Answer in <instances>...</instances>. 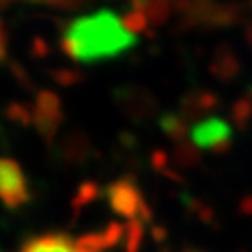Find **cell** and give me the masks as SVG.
<instances>
[{
	"mask_svg": "<svg viewBox=\"0 0 252 252\" xmlns=\"http://www.w3.org/2000/svg\"><path fill=\"white\" fill-rule=\"evenodd\" d=\"M136 43L124 17L110 9H99L92 15L73 19L62 36V49L71 60L79 63H97L110 60Z\"/></svg>",
	"mask_w": 252,
	"mask_h": 252,
	"instance_id": "6da1fadb",
	"label": "cell"
},
{
	"mask_svg": "<svg viewBox=\"0 0 252 252\" xmlns=\"http://www.w3.org/2000/svg\"><path fill=\"white\" fill-rule=\"evenodd\" d=\"M28 200L30 190L21 164L8 157H0V202L9 209H17Z\"/></svg>",
	"mask_w": 252,
	"mask_h": 252,
	"instance_id": "7a4b0ae2",
	"label": "cell"
},
{
	"mask_svg": "<svg viewBox=\"0 0 252 252\" xmlns=\"http://www.w3.org/2000/svg\"><path fill=\"white\" fill-rule=\"evenodd\" d=\"M105 194H107L110 207L116 211L118 215L133 217L136 213H140L142 204H140V198H138V190H136L133 183H129L127 180L110 183L105 189Z\"/></svg>",
	"mask_w": 252,
	"mask_h": 252,
	"instance_id": "3957f363",
	"label": "cell"
},
{
	"mask_svg": "<svg viewBox=\"0 0 252 252\" xmlns=\"http://www.w3.org/2000/svg\"><path fill=\"white\" fill-rule=\"evenodd\" d=\"M19 252H81L79 239H73L71 235L62 232L36 235L28 239Z\"/></svg>",
	"mask_w": 252,
	"mask_h": 252,
	"instance_id": "277c9868",
	"label": "cell"
},
{
	"mask_svg": "<svg viewBox=\"0 0 252 252\" xmlns=\"http://www.w3.org/2000/svg\"><path fill=\"white\" fill-rule=\"evenodd\" d=\"M34 118H41V120H49L58 126H62L63 122V110L60 97L51 90H39L34 99V107H32Z\"/></svg>",
	"mask_w": 252,
	"mask_h": 252,
	"instance_id": "5b68a950",
	"label": "cell"
},
{
	"mask_svg": "<svg viewBox=\"0 0 252 252\" xmlns=\"http://www.w3.org/2000/svg\"><path fill=\"white\" fill-rule=\"evenodd\" d=\"M92 146L88 136L82 133H69L62 140V155L69 162H82L88 159Z\"/></svg>",
	"mask_w": 252,
	"mask_h": 252,
	"instance_id": "8992f818",
	"label": "cell"
},
{
	"mask_svg": "<svg viewBox=\"0 0 252 252\" xmlns=\"http://www.w3.org/2000/svg\"><path fill=\"white\" fill-rule=\"evenodd\" d=\"M97 192H99V187H97V183H94V181H84L79 185V189L75 192V196H73V207L75 209H81V207L88 206L90 202L97 198Z\"/></svg>",
	"mask_w": 252,
	"mask_h": 252,
	"instance_id": "52a82bcc",
	"label": "cell"
},
{
	"mask_svg": "<svg viewBox=\"0 0 252 252\" xmlns=\"http://www.w3.org/2000/svg\"><path fill=\"white\" fill-rule=\"evenodd\" d=\"M6 114L13 124H21V126H32L34 124V112L32 108H28L27 105L21 103H11L6 108Z\"/></svg>",
	"mask_w": 252,
	"mask_h": 252,
	"instance_id": "ba28073f",
	"label": "cell"
},
{
	"mask_svg": "<svg viewBox=\"0 0 252 252\" xmlns=\"http://www.w3.org/2000/svg\"><path fill=\"white\" fill-rule=\"evenodd\" d=\"M51 79L60 86H73L77 82H81L82 75L77 73L75 69H67V67H60V69H51Z\"/></svg>",
	"mask_w": 252,
	"mask_h": 252,
	"instance_id": "9c48e42d",
	"label": "cell"
},
{
	"mask_svg": "<svg viewBox=\"0 0 252 252\" xmlns=\"http://www.w3.org/2000/svg\"><path fill=\"white\" fill-rule=\"evenodd\" d=\"M32 4H47V6H58V8H73L79 4V0H27Z\"/></svg>",
	"mask_w": 252,
	"mask_h": 252,
	"instance_id": "30bf717a",
	"label": "cell"
},
{
	"mask_svg": "<svg viewBox=\"0 0 252 252\" xmlns=\"http://www.w3.org/2000/svg\"><path fill=\"white\" fill-rule=\"evenodd\" d=\"M9 67H11V73L15 75V79H19V82H21V84H25L27 88H32V84H30V81H28L27 71H25V69H23L17 62H11V63H9Z\"/></svg>",
	"mask_w": 252,
	"mask_h": 252,
	"instance_id": "8fae6325",
	"label": "cell"
},
{
	"mask_svg": "<svg viewBox=\"0 0 252 252\" xmlns=\"http://www.w3.org/2000/svg\"><path fill=\"white\" fill-rule=\"evenodd\" d=\"M32 47H34V49H32V53L36 54V56H45V54H47V49H49L45 41H43V39H39V37H37V39H34Z\"/></svg>",
	"mask_w": 252,
	"mask_h": 252,
	"instance_id": "7c38bea8",
	"label": "cell"
},
{
	"mask_svg": "<svg viewBox=\"0 0 252 252\" xmlns=\"http://www.w3.org/2000/svg\"><path fill=\"white\" fill-rule=\"evenodd\" d=\"M8 60V49H6V43L0 41V65Z\"/></svg>",
	"mask_w": 252,
	"mask_h": 252,
	"instance_id": "4fadbf2b",
	"label": "cell"
},
{
	"mask_svg": "<svg viewBox=\"0 0 252 252\" xmlns=\"http://www.w3.org/2000/svg\"><path fill=\"white\" fill-rule=\"evenodd\" d=\"M0 41L6 43V30H4V23L0 21Z\"/></svg>",
	"mask_w": 252,
	"mask_h": 252,
	"instance_id": "5bb4252c",
	"label": "cell"
},
{
	"mask_svg": "<svg viewBox=\"0 0 252 252\" xmlns=\"http://www.w3.org/2000/svg\"><path fill=\"white\" fill-rule=\"evenodd\" d=\"M79 2H81V0H79Z\"/></svg>",
	"mask_w": 252,
	"mask_h": 252,
	"instance_id": "9a60e30c",
	"label": "cell"
}]
</instances>
